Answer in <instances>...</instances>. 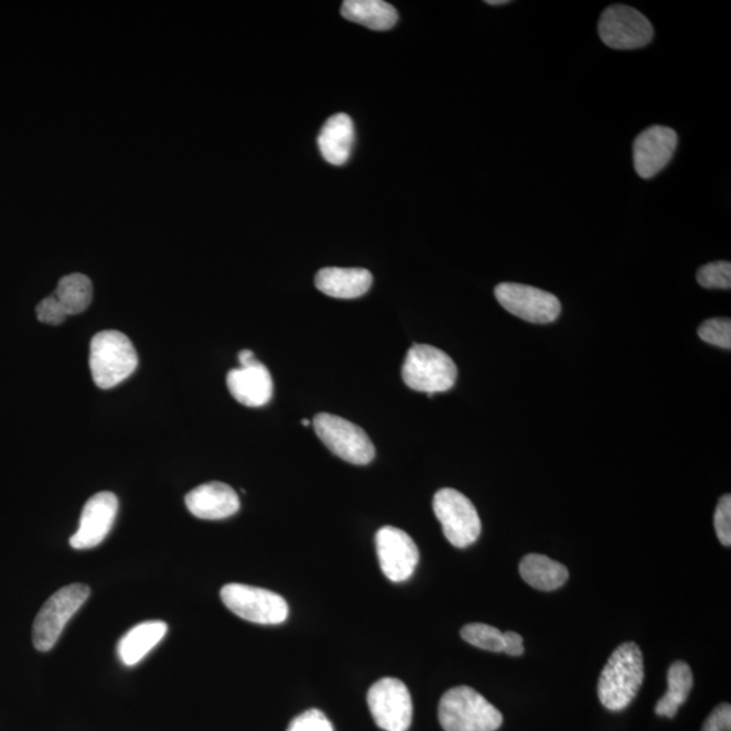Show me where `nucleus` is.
Wrapping results in <instances>:
<instances>
[{"label":"nucleus","instance_id":"8","mask_svg":"<svg viewBox=\"0 0 731 731\" xmlns=\"http://www.w3.org/2000/svg\"><path fill=\"white\" fill-rule=\"evenodd\" d=\"M433 513L441 522L444 537L458 549H465L479 539L481 520L473 503L461 492L444 487L433 496Z\"/></svg>","mask_w":731,"mask_h":731},{"label":"nucleus","instance_id":"26","mask_svg":"<svg viewBox=\"0 0 731 731\" xmlns=\"http://www.w3.org/2000/svg\"><path fill=\"white\" fill-rule=\"evenodd\" d=\"M701 341L721 348H731V321L730 319H710L705 321L699 329Z\"/></svg>","mask_w":731,"mask_h":731},{"label":"nucleus","instance_id":"24","mask_svg":"<svg viewBox=\"0 0 731 731\" xmlns=\"http://www.w3.org/2000/svg\"><path fill=\"white\" fill-rule=\"evenodd\" d=\"M461 637L479 649L503 653L504 638L501 630L484 625V623H471V625L463 626L461 630Z\"/></svg>","mask_w":731,"mask_h":731},{"label":"nucleus","instance_id":"17","mask_svg":"<svg viewBox=\"0 0 731 731\" xmlns=\"http://www.w3.org/2000/svg\"><path fill=\"white\" fill-rule=\"evenodd\" d=\"M227 385L235 400L246 407H264L270 402L272 397L271 374L269 368L258 359L230 370L227 376Z\"/></svg>","mask_w":731,"mask_h":731},{"label":"nucleus","instance_id":"27","mask_svg":"<svg viewBox=\"0 0 731 731\" xmlns=\"http://www.w3.org/2000/svg\"><path fill=\"white\" fill-rule=\"evenodd\" d=\"M288 731H335L323 711L311 709L290 722Z\"/></svg>","mask_w":731,"mask_h":731},{"label":"nucleus","instance_id":"25","mask_svg":"<svg viewBox=\"0 0 731 731\" xmlns=\"http://www.w3.org/2000/svg\"><path fill=\"white\" fill-rule=\"evenodd\" d=\"M700 287L706 289L731 288V265L730 261H714V264L701 267L697 276Z\"/></svg>","mask_w":731,"mask_h":731},{"label":"nucleus","instance_id":"6","mask_svg":"<svg viewBox=\"0 0 731 731\" xmlns=\"http://www.w3.org/2000/svg\"><path fill=\"white\" fill-rule=\"evenodd\" d=\"M320 441L332 454L353 465H367L376 456V448L359 426L330 413H319L312 421Z\"/></svg>","mask_w":731,"mask_h":731},{"label":"nucleus","instance_id":"19","mask_svg":"<svg viewBox=\"0 0 731 731\" xmlns=\"http://www.w3.org/2000/svg\"><path fill=\"white\" fill-rule=\"evenodd\" d=\"M355 141L354 122L344 112H337L324 123L319 135L318 144L323 158L332 165L348 162Z\"/></svg>","mask_w":731,"mask_h":731},{"label":"nucleus","instance_id":"21","mask_svg":"<svg viewBox=\"0 0 731 731\" xmlns=\"http://www.w3.org/2000/svg\"><path fill=\"white\" fill-rule=\"evenodd\" d=\"M522 579L535 590L551 592L569 579V570L562 563L542 555H528L519 563Z\"/></svg>","mask_w":731,"mask_h":731},{"label":"nucleus","instance_id":"30","mask_svg":"<svg viewBox=\"0 0 731 731\" xmlns=\"http://www.w3.org/2000/svg\"><path fill=\"white\" fill-rule=\"evenodd\" d=\"M504 638V651L505 655L519 657L525 653V647H523V637L520 634L515 632L503 633Z\"/></svg>","mask_w":731,"mask_h":731},{"label":"nucleus","instance_id":"5","mask_svg":"<svg viewBox=\"0 0 731 731\" xmlns=\"http://www.w3.org/2000/svg\"><path fill=\"white\" fill-rule=\"evenodd\" d=\"M90 588L69 584L53 593L35 616L33 644L40 652H50L56 645L65 626L90 598Z\"/></svg>","mask_w":731,"mask_h":731},{"label":"nucleus","instance_id":"9","mask_svg":"<svg viewBox=\"0 0 731 731\" xmlns=\"http://www.w3.org/2000/svg\"><path fill=\"white\" fill-rule=\"evenodd\" d=\"M367 705L378 728L385 731H408L411 728L412 698L401 680L385 677L374 682L367 692Z\"/></svg>","mask_w":731,"mask_h":731},{"label":"nucleus","instance_id":"20","mask_svg":"<svg viewBox=\"0 0 731 731\" xmlns=\"http://www.w3.org/2000/svg\"><path fill=\"white\" fill-rule=\"evenodd\" d=\"M168 623L150 621L129 630L118 642L117 653L122 664L133 667L153 651L168 634Z\"/></svg>","mask_w":731,"mask_h":731},{"label":"nucleus","instance_id":"2","mask_svg":"<svg viewBox=\"0 0 731 731\" xmlns=\"http://www.w3.org/2000/svg\"><path fill=\"white\" fill-rule=\"evenodd\" d=\"M439 722L444 731H496L503 716L483 695L471 687L449 689L439 701Z\"/></svg>","mask_w":731,"mask_h":731},{"label":"nucleus","instance_id":"22","mask_svg":"<svg viewBox=\"0 0 731 731\" xmlns=\"http://www.w3.org/2000/svg\"><path fill=\"white\" fill-rule=\"evenodd\" d=\"M342 15L377 32L389 31L398 21L394 6L383 0H346L342 6Z\"/></svg>","mask_w":731,"mask_h":731},{"label":"nucleus","instance_id":"32","mask_svg":"<svg viewBox=\"0 0 731 731\" xmlns=\"http://www.w3.org/2000/svg\"><path fill=\"white\" fill-rule=\"evenodd\" d=\"M486 3L491 6H502V4H508L509 0H487Z\"/></svg>","mask_w":731,"mask_h":731},{"label":"nucleus","instance_id":"15","mask_svg":"<svg viewBox=\"0 0 731 731\" xmlns=\"http://www.w3.org/2000/svg\"><path fill=\"white\" fill-rule=\"evenodd\" d=\"M677 133L668 127H651L634 141V168L644 180L656 176L669 164L677 147Z\"/></svg>","mask_w":731,"mask_h":731},{"label":"nucleus","instance_id":"29","mask_svg":"<svg viewBox=\"0 0 731 731\" xmlns=\"http://www.w3.org/2000/svg\"><path fill=\"white\" fill-rule=\"evenodd\" d=\"M731 730V706L722 703L711 712L703 723L701 731H730Z\"/></svg>","mask_w":731,"mask_h":731},{"label":"nucleus","instance_id":"23","mask_svg":"<svg viewBox=\"0 0 731 731\" xmlns=\"http://www.w3.org/2000/svg\"><path fill=\"white\" fill-rule=\"evenodd\" d=\"M694 688V675L689 665L685 662H676L668 670V691L656 706V714L659 717L675 718L680 707Z\"/></svg>","mask_w":731,"mask_h":731},{"label":"nucleus","instance_id":"4","mask_svg":"<svg viewBox=\"0 0 731 731\" xmlns=\"http://www.w3.org/2000/svg\"><path fill=\"white\" fill-rule=\"evenodd\" d=\"M401 374L408 388L432 397L453 388L458 370L444 351L428 344H413L404 361Z\"/></svg>","mask_w":731,"mask_h":731},{"label":"nucleus","instance_id":"18","mask_svg":"<svg viewBox=\"0 0 731 731\" xmlns=\"http://www.w3.org/2000/svg\"><path fill=\"white\" fill-rule=\"evenodd\" d=\"M316 288L334 299L353 300L365 295L373 284L372 272L365 269L326 267L314 278Z\"/></svg>","mask_w":731,"mask_h":731},{"label":"nucleus","instance_id":"13","mask_svg":"<svg viewBox=\"0 0 731 731\" xmlns=\"http://www.w3.org/2000/svg\"><path fill=\"white\" fill-rule=\"evenodd\" d=\"M376 548L384 574L390 581L402 582L412 578L420 560L413 539L400 528L385 526L376 535Z\"/></svg>","mask_w":731,"mask_h":731},{"label":"nucleus","instance_id":"1","mask_svg":"<svg viewBox=\"0 0 731 731\" xmlns=\"http://www.w3.org/2000/svg\"><path fill=\"white\" fill-rule=\"evenodd\" d=\"M644 656L635 642L617 646L600 675L598 695L610 711H622L637 698L644 682Z\"/></svg>","mask_w":731,"mask_h":731},{"label":"nucleus","instance_id":"3","mask_svg":"<svg viewBox=\"0 0 731 731\" xmlns=\"http://www.w3.org/2000/svg\"><path fill=\"white\" fill-rule=\"evenodd\" d=\"M139 365L138 351L120 331H100L90 344V368L95 385L111 389L128 379Z\"/></svg>","mask_w":731,"mask_h":731},{"label":"nucleus","instance_id":"28","mask_svg":"<svg viewBox=\"0 0 731 731\" xmlns=\"http://www.w3.org/2000/svg\"><path fill=\"white\" fill-rule=\"evenodd\" d=\"M714 526L719 540L723 546L731 545V496L724 495L717 505Z\"/></svg>","mask_w":731,"mask_h":731},{"label":"nucleus","instance_id":"14","mask_svg":"<svg viewBox=\"0 0 731 731\" xmlns=\"http://www.w3.org/2000/svg\"><path fill=\"white\" fill-rule=\"evenodd\" d=\"M118 498L115 493L100 492L90 497L82 510L79 528L71 537L69 545L76 550L97 548L115 525Z\"/></svg>","mask_w":731,"mask_h":731},{"label":"nucleus","instance_id":"16","mask_svg":"<svg viewBox=\"0 0 731 731\" xmlns=\"http://www.w3.org/2000/svg\"><path fill=\"white\" fill-rule=\"evenodd\" d=\"M186 507L195 518L222 520L235 515L240 509V501L234 487L224 483H207L189 492Z\"/></svg>","mask_w":731,"mask_h":731},{"label":"nucleus","instance_id":"12","mask_svg":"<svg viewBox=\"0 0 731 731\" xmlns=\"http://www.w3.org/2000/svg\"><path fill=\"white\" fill-rule=\"evenodd\" d=\"M94 289L92 279L80 272L65 276L58 281L53 294L35 308L41 323L61 325L68 316H76L92 305Z\"/></svg>","mask_w":731,"mask_h":731},{"label":"nucleus","instance_id":"33","mask_svg":"<svg viewBox=\"0 0 731 731\" xmlns=\"http://www.w3.org/2000/svg\"><path fill=\"white\" fill-rule=\"evenodd\" d=\"M301 423H302V426L308 427V426H311V424H312V421H311V420H308V419H302V420H301Z\"/></svg>","mask_w":731,"mask_h":731},{"label":"nucleus","instance_id":"11","mask_svg":"<svg viewBox=\"0 0 731 731\" xmlns=\"http://www.w3.org/2000/svg\"><path fill=\"white\" fill-rule=\"evenodd\" d=\"M496 299L505 311L534 324H549L561 313V302L555 294L522 283H501Z\"/></svg>","mask_w":731,"mask_h":731},{"label":"nucleus","instance_id":"7","mask_svg":"<svg viewBox=\"0 0 731 731\" xmlns=\"http://www.w3.org/2000/svg\"><path fill=\"white\" fill-rule=\"evenodd\" d=\"M222 600L235 615L258 625H281L289 616L287 600L264 588L227 584L222 590Z\"/></svg>","mask_w":731,"mask_h":731},{"label":"nucleus","instance_id":"31","mask_svg":"<svg viewBox=\"0 0 731 731\" xmlns=\"http://www.w3.org/2000/svg\"><path fill=\"white\" fill-rule=\"evenodd\" d=\"M254 359H257V358H255V355H254L252 351L243 350L241 353L239 354V362H240L241 366H246L248 364H251V362Z\"/></svg>","mask_w":731,"mask_h":731},{"label":"nucleus","instance_id":"10","mask_svg":"<svg viewBox=\"0 0 731 731\" xmlns=\"http://www.w3.org/2000/svg\"><path fill=\"white\" fill-rule=\"evenodd\" d=\"M599 35L612 50H638L652 43L653 26L638 10L625 4L610 6L599 21Z\"/></svg>","mask_w":731,"mask_h":731}]
</instances>
